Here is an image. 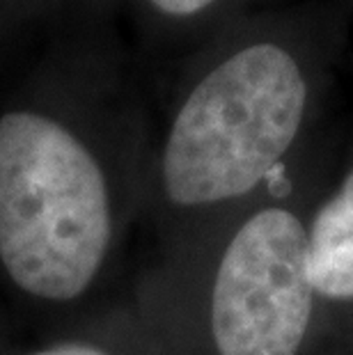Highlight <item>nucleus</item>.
Returning a JSON list of instances; mask_svg holds the SVG:
<instances>
[{"mask_svg": "<svg viewBox=\"0 0 353 355\" xmlns=\"http://www.w3.org/2000/svg\"><path fill=\"white\" fill-rule=\"evenodd\" d=\"M321 89L317 55L255 40L205 69L165 133L147 207L168 252L287 181Z\"/></svg>", "mask_w": 353, "mask_h": 355, "instance_id": "1", "label": "nucleus"}, {"mask_svg": "<svg viewBox=\"0 0 353 355\" xmlns=\"http://www.w3.org/2000/svg\"><path fill=\"white\" fill-rule=\"evenodd\" d=\"M136 211L60 119L37 110L0 117V284L17 300L85 303L115 266Z\"/></svg>", "mask_w": 353, "mask_h": 355, "instance_id": "3", "label": "nucleus"}, {"mask_svg": "<svg viewBox=\"0 0 353 355\" xmlns=\"http://www.w3.org/2000/svg\"><path fill=\"white\" fill-rule=\"evenodd\" d=\"M307 275L324 305L353 328V161L321 186L307 223Z\"/></svg>", "mask_w": 353, "mask_h": 355, "instance_id": "4", "label": "nucleus"}, {"mask_svg": "<svg viewBox=\"0 0 353 355\" xmlns=\"http://www.w3.org/2000/svg\"><path fill=\"white\" fill-rule=\"evenodd\" d=\"M212 3H216V0H152L156 10L170 14V17H193V14L207 10Z\"/></svg>", "mask_w": 353, "mask_h": 355, "instance_id": "6", "label": "nucleus"}, {"mask_svg": "<svg viewBox=\"0 0 353 355\" xmlns=\"http://www.w3.org/2000/svg\"><path fill=\"white\" fill-rule=\"evenodd\" d=\"M324 177L280 186L168 252L156 279L177 355H347L353 328L307 275V223Z\"/></svg>", "mask_w": 353, "mask_h": 355, "instance_id": "2", "label": "nucleus"}, {"mask_svg": "<svg viewBox=\"0 0 353 355\" xmlns=\"http://www.w3.org/2000/svg\"><path fill=\"white\" fill-rule=\"evenodd\" d=\"M26 355H177L168 309L159 289H152L142 309L115 321L112 335L78 332L37 346Z\"/></svg>", "mask_w": 353, "mask_h": 355, "instance_id": "5", "label": "nucleus"}]
</instances>
